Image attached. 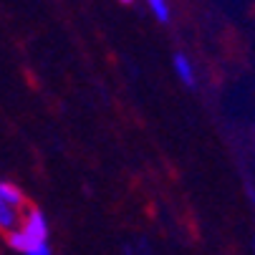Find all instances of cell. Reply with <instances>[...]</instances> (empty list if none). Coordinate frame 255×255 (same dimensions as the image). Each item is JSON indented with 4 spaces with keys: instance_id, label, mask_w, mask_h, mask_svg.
Segmentation results:
<instances>
[{
    "instance_id": "1",
    "label": "cell",
    "mask_w": 255,
    "mask_h": 255,
    "mask_svg": "<svg viewBox=\"0 0 255 255\" xmlns=\"http://www.w3.org/2000/svg\"><path fill=\"white\" fill-rule=\"evenodd\" d=\"M5 243L23 255H51L46 215L38 207H28L20 225L5 233Z\"/></svg>"
},
{
    "instance_id": "2",
    "label": "cell",
    "mask_w": 255,
    "mask_h": 255,
    "mask_svg": "<svg viewBox=\"0 0 255 255\" xmlns=\"http://www.w3.org/2000/svg\"><path fill=\"white\" fill-rule=\"evenodd\" d=\"M28 207L30 205H28L25 195L13 185V182L0 179V233L15 230Z\"/></svg>"
},
{
    "instance_id": "3",
    "label": "cell",
    "mask_w": 255,
    "mask_h": 255,
    "mask_svg": "<svg viewBox=\"0 0 255 255\" xmlns=\"http://www.w3.org/2000/svg\"><path fill=\"white\" fill-rule=\"evenodd\" d=\"M174 71H177V76L185 81L187 86H195V68H192V63H190V58L185 53L174 56Z\"/></svg>"
},
{
    "instance_id": "5",
    "label": "cell",
    "mask_w": 255,
    "mask_h": 255,
    "mask_svg": "<svg viewBox=\"0 0 255 255\" xmlns=\"http://www.w3.org/2000/svg\"><path fill=\"white\" fill-rule=\"evenodd\" d=\"M119 3H134V0H119Z\"/></svg>"
},
{
    "instance_id": "4",
    "label": "cell",
    "mask_w": 255,
    "mask_h": 255,
    "mask_svg": "<svg viewBox=\"0 0 255 255\" xmlns=\"http://www.w3.org/2000/svg\"><path fill=\"white\" fill-rule=\"evenodd\" d=\"M147 3H149L152 13L157 15V20H162V23L169 20V5H167V0H147Z\"/></svg>"
}]
</instances>
